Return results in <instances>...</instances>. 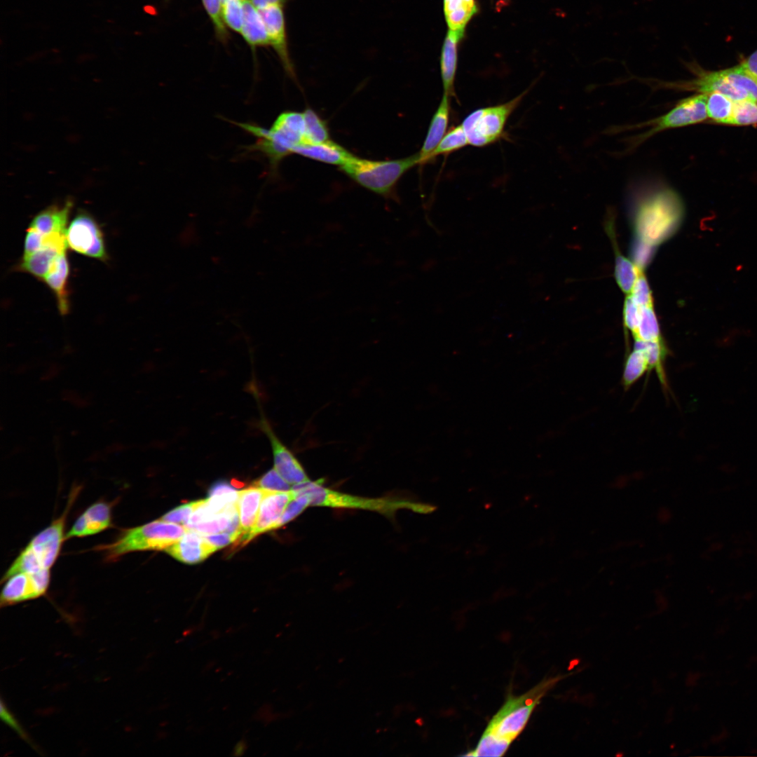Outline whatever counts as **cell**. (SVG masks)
I'll return each instance as SVG.
<instances>
[{
  "label": "cell",
  "mask_w": 757,
  "mask_h": 757,
  "mask_svg": "<svg viewBox=\"0 0 757 757\" xmlns=\"http://www.w3.org/2000/svg\"><path fill=\"white\" fill-rule=\"evenodd\" d=\"M282 7L273 6L259 11L266 27L270 46L276 52L287 75L295 79L294 68L289 53L286 22Z\"/></svg>",
  "instance_id": "obj_13"
},
{
  "label": "cell",
  "mask_w": 757,
  "mask_h": 757,
  "mask_svg": "<svg viewBox=\"0 0 757 757\" xmlns=\"http://www.w3.org/2000/svg\"><path fill=\"white\" fill-rule=\"evenodd\" d=\"M632 334L634 340L643 341L662 340L653 305L640 307L639 322L636 330Z\"/></svg>",
  "instance_id": "obj_25"
},
{
  "label": "cell",
  "mask_w": 757,
  "mask_h": 757,
  "mask_svg": "<svg viewBox=\"0 0 757 757\" xmlns=\"http://www.w3.org/2000/svg\"><path fill=\"white\" fill-rule=\"evenodd\" d=\"M734 102L719 93L707 95V112L708 118L716 123L728 124L732 112Z\"/></svg>",
  "instance_id": "obj_28"
},
{
  "label": "cell",
  "mask_w": 757,
  "mask_h": 757,
  "mask_svg": "<svg viewBox=\"0 0 757 757\" xmlns=\"http://www.w3.org/2000/svg\"><path fill=\"white\" fill-rule=\"evenodd\" d=\"M476 13L477 6L475 2H465L446 13L445 15L451 30H465V25Z\"/></svg>",
  "instance_id": "obj_36"
},
{
  "label": "cell",
  "mask_w": 757,
  "mask_h": 757,
  "mask_svg": "<svg viewBox=\"0 0 757 757\" xmlns=\"http://www.w3.org/2000/svg\"><path fill=\"white\" fill-rule=\"evenodd\" d=\"M296 496L292 489L268 490L261 503L255 524L248 536L247 542L260 533L276 529L287 505Z\"/></svg>",
  "instance_id": "obj_12"
},
{
  "label": "cell",
  "mask_w": 757,
  "mask_h": 757,
  "mask_svg": "<svg viewBox=\"0 0 757 757\" xmlns=\"http://www.w3.org/2000/svg\"><path fill=\"white\" fill-rule=\"evenodd\" d=\"M687 67L691 71L694 77L690 80L674 82L661 81L656 80L651 83L652 86L658 88H668L676 90H694L700 94L709 95L713 93H721L733 102L741 101L748 99L749 97L734 87L725 77L722 69L718 71H709L701 68L695 62H688ZM750 99V98H749Z\"/></svg>",
  "instance_id": "obj_9"
},
{
  "label": "cell",
  "mask_w": 757,
  "mask_h": 757,
  "mask_svg": "<svg viewBox=\"0 0 757 757\" xmlns=\"http://www.w3.org/2000/svg\"><path fill=\"white\" fill-rule=\"evenodd\" d=\"M511 742L500 739L486 730L482 733L475 749L466 756H501L507 750Z\"/></svg>",
  "instance_id": "obj_31"
},
{
  "label": "cell",
  "mask_w": 757,
  "mask_h": 757,
  "mask_svg": "<svg viewBox=\"0 0 757 757\" xmlns=\"http://www.w3.org/2000/svg\"><path fill=\"white\" fill-rule=\"evenodd\" d=\"M1 716L2 719H4L7 724L10 725L11 727L15 730L19 735H20L23 738L26 737V735L23 732V730L16 722L14 717L12 716V715L8 711L7 708L5 707V706L3 704L2 702L1 704Z\"/></svg>",
  "instance_id": "obj_43"
},
{
  "label": "cell",
  "mask_w": 757,
  "mask_h": 757,
  "mask_svg": "<svg viewBox=\"0 0 757 757\" xmlns=\"http://www.w3.org/2000/svg\"><path fill=\"white\" fill-rule=\"evenodd\" d=\"M683 217V203L677 192L660 187L637 203L633 214L634 235L657 246L677 232Z\"/></svg>",
  "instance_id": "obj_1"
},
{
  "label": "cell",
  "mask_w": 757,
  "mask_h": 757,
  "mask_svg": "<svg viewBox=\"0 0 757 757\" xmlns=\"http://www.w3.org/2000/svg\"><path fill=\"white\" fill-rule=\"evenodd\" d=\"M656 245L634 235L630 245L632 261L640 271L643 270L650 264L656 252Z\"/></svg>",
  "instance_id": "obj_33"
},
{
  "label": "cell",
  "mask_w": 757,
  "mask_h": 757,
  "mask_svg": "<svg viewBox=\"0 0 757 757\" xmlns=\"http://www.w3.org/2000/svg\"><path fill=\"white\" fill-rule=\"evenodd\" d=\"M639 271L632 260L622 255L615 248V276L622 292L630 293Z\"/></svg>",
  "instance_id": "obj_26"
},
{
  "label": "cell",
  "mask_w": 757,
  "mask_h": 757,
  "mask_svg": "<svg viewBox=\"0 0 757 757\" xmlns=\"http://www.w3.org/2000/svg\"><path fill=\"white\" fill-rule=\"evenodd\" d=\"M268 490L255 486L239 492L238 510L241 535L237 544H245L256 522L259 507Z\"/></svg>",
  "instance_id": "obj_17"
},
{
  "label": "cell",
  "mask_w": 757,
  "mask_h": 757,
  "mask_svg": "<svg viewBox=\"0 0 757 757\" xmlns=\"http://www.w3.org/2000/svg\"><path fill=\"white\" fill-rule=\"evenodd\" d=\"M111 505L99 501L89 506L75 521L65 538H81L100 533L112 524Z\"/></svg>",
  "instance_id": "obj_15"
},
{
  "label": "cell",
  "mask_w": 757,
  "mask_h": 757,
  "mask_svg": "<svg viewBox=\"0 0 757 757\" xmlns=\"http://www.w3.org/2000/svg\"><path fill=\"white\" fill-rule=\"evenodd\" d=\"M707 95L699 94L680 100L669 112L659 117L625 128H648V129L629 139L628 149L632 150L659 132L695 124L708 118L707 112Z\"/></svg>",
  "instance_id": "obj_8"
},
{
  "label": "cell",
  "mask_w": 757,
  "mask_h": 757,
  "mask_svg": "<svg viewBox=\"0 0 757 757\" xmlns=\"http://www.w3.org/2000/svg\"><path fill=\"white\" fill-rule=\"evenodd\" d=\"M757 123V102L745 99L734 102L729 125H747Z\"/></svg>",
  "instance_id": "obj_32"
},
{
  "label": "cell",
  "mask_w": 757,
  "mask_h": 757,
  "mask_svg": "<svg viewBox=\"0 0 757 757\" xmlns=\"http://www.w3.org/2000/svg\"><path fill=\"white\" fill-rule=\"evenodd\" d=\"M201 1L214 26L217 38L225 43L229 39V34L223 19L222 0H201Z\"/></svg>",
  "instance_id": "obj_35"
},
{
  "label": "cell",
  "mask_w": 757,
  "mask_h": 757,
  "mask_svg": "<svg viewBox=\"0 0 757 757\" xmlns=\"http://www.w3.org/2000/svg\"><path fill=\"white\" fill-rule=\"evenodd\" d=\"M252 485L271 491H289L292 488L274 468L254 481Z\"/></svg>",
  "instance_id": "obj_38"
},
{
  "label": "cell",
  "mask_w": 757,
  "mask_h": 757,
  "mask_svg": "<svg viewBox=\"0 0 757 757\" xmlns=\"http://www.w3.org/2000/svg\"><path fill=\"white\" fill-rule=\"evenodd\" d=\"M64 252L66 251L50 247H42L32 254L22 257L18 268L43 281L57 257Z\"/></svg>",
  "instance_id": "obj_24"
},
{
  "label": "cell",
  "mask_w": 757,
  "mask_h": 757,
  "mask_svg": "<svg viewBox=\"0 0 757 757\" xmlns=\"http://www.w3.org/2000/svg\"><path fill=\"white\" fill-rule=\"evenodd\" d=\"M245 748H246V745H245V742L243 741L240 742L235 746V749H234V751H233L234 755H236V756L242 755L244 753V751L245 750Z\"/></svg>",
  "instance_id": "obj_45"
},
{
  "label": "cell",
  "mask_w": 757,
  "mask_h": 757,
  "mask_svg": "<svg viewBox=\"0 0 757 757\" xmlns=\"http://www.w3.org/2000/svg\"><path fill=\"white\" fill-rule=\"evenodd\" d=\"M467 1H470V2H474V0H467Z\"/></svg>",
  "instance_id": "obj_46"
},
{
  "label": "cell",
  "mask_w": 757,
  "mask_h": 757,
  "mask_svg": "<svg viewBox=\"0 0 757 757\" xmlns=\"http://www.w3.org/2000/svg\"><path fill=\"white\" fill-rule=\"evenodd\" d=\"M205 540L217 550L232 542L238 540V537L226 532L219 534L203 535Z\"/></svg>",
  "instance_id": "obj_41"
},
{
  "label": "cell",
  "mask_w": 757,
  "mask_h": 757,
  "mask_svg": "<svg viewBox=\"0 0 757 757\" xmlns=\"http://www.w3.org/2000/svg\"><path fill=\"white\" fill-rule=\"evenodd\" d=\"M303 113L305 122L303 143L315 144L329 140V133L325 121L311 109H306Z\"/></svg>",
  "instance_id": "obj_27"
},
{
  "label": "cell",
  "mask_w": 757,
  "mask_h": 757,
  "mask_svg": "<svg viewBox=\"0 0 757 757\" xmlns=\"http://www.w3.org/2000/svg\"><path fill=\"white\" fill-rule=\"evenodd\" d=\"M69 272V262L67 252H64L57 257L50 272L43 280L54 293L58 309L62 315L67 314L69 310L67 289Z\"/></svg>",
  "instance_id": "obj_22"
},
{
  "label": "cell",
  "mask_w": 757,
  "mask_h": 757,
  "mask_svg": "<svg viewBox=\"0 0 757 757\" xmlns=\"http://www.w3.org/2000/svg\"><path fill=\"white\" fill-rule=\"evenodd\" d=\"M222 13L226 27L241 34L244 20V1L222 0Z\"/></svg>",
  "instance_id": "obj_34"
},
{
  "label": "cell",
  "mask_w": 757,
  "mask_h": 757,
  "mask_svg": "<svg viewBox=\"0 0 757 757\" xmlns=\"http://www.w3.org/2000/svg\"><path fill=\"white\" fill-rule=\"evenodd\" d=\"M50 581V569L20 572L5 580L0 597L1 607L14 605L43 596Z\"/></svg>",
  "instance_id": "obj_11"
},
{
  "label": "cell",
  "mask_w": 757,
  "mask_h": 757,
  "mask_svg": "<svg viewBox=\"0 0 757 757\" xmlns=\"http://www.w3.org/2000/svg\"><path fill=\"white\" fill-rule=\"evenodd\" d=\"M243 1H250V0H243Z\"/></svg>",
  "instance_id": "obj_47"
},
{
  "label": "cell",
  "mask_w": 757,
  "mask_h": 757,
  "mask_svg": "<svg viewBox=\"0 0 757 757\" xmlns=\"http://www.w3.org/2000/svg\"><path fill=\"white\" fill-rule=\"evenodd\" d=\"M469 145L466 134L461 125L446 132L430 157V161L440 155H448Z\"/></svg>",
  "instance_id": "obj_30"
},
{
  "label": "cell",
  "mask_w": 757,
  "mask_h": 757,
  "mask_svg": "<svg viewBox=\"0 0 757 757\" xmlns=\"http://www.w3.org/2000/svg\"><path fill=\"white\" fill-rule=\"evenodd\" d=\"M165 551L182 562L193 564L203 561L216 550L202 534L187 529L179 540L165 548Z\"/></svg>",
  "instance_id": "obj_16"
},
{
  "label": "cell",
  "mask_w": 757,
  "mask_h": 757,
  "mask_svg": "<svg viewBox=\"0 0 757 757\" xmlns=\"http://www.w3.org/2000/svg\"><path fill=\"white\" fill-rule=\"evenodd\" d=\"M307 497L310 506L353 509L377 512L393 518L400 510H409L419 514H429L436 507L411 499L398 497L369 498L341 492L324 486L320 481L308 479L291 488Z\"/></svg>",
  "instance_id": "obj_2"
},
{
  "label": "cell",
  "mask_w": 757,
  "mask_h": 757,
  "mask_svg": "<svg viewBox=\"0 0 757 757\" xmlns=\"http://www.w3.org/2000/svg\"><path fill=\"white\" fill-rule=\"evenodd\" d=\"M722 71L725 77L734 87L745 93L749 98L757 102V81L739 64Z\"/></svg>",
  "instance_id": "obj_29"
},
{
  "label": "cell",
  "mask_w": 757,
  "mask_h": 757,
  "mask_svg": "<svg viewBox=\"0 0 757 757\" xmlns=\"http://www.w3.org/2000/svg\"><path fill=\"white\" fill-rule=\"evenodd\" d=\"M72 206L73 202L70 199H67L63 204L52 205L35 215L28 228L41 235L66 233Z\"/></svg>",
  "instance_id": "obj_19"
},
{
  "label": "cell",
  "mask_w": 757,
  "mask_h": 757,
  "mask_svg": "<svg viewBox=\"0 0 757 757\" xmlns=\"http://www.w3.org/2000/svg\"><path fill=\"white\" fill-rule=\"evenodd\" d=\"M629 294L632 300L639 307L653 305L650 289L643 271H639Z\"/></svg>",
  "instance_id": "obj_37"
},
{
  "label": "cell",
  "mask_w": 757,
  "mask_h": 757,
  "mask_svg": "<svg viewBox=\"0 0 757 757\" xmlns=\"http://www.w3.org/2000/svg\"><path fill=\"white\" fill-rule=\"evenodd\" d=\"M739 64L757 81V49L742 61Z\"/></svg>",
  "instance_id": "obj_42"
},
{
  "label": "cell",
  "mask_w": 757,
  "mask_h": 757,
  "mask_svg": "<svg viewBox=\"0 0 757 757\" xmlns=\"http://www.w3.org/2000/svg\"><path fill=\"white\" fill-rule=\"evenodd\" d=\"M240 34L253 50L257 47L270 46L261 14L250 1H244V20Z\"/></svg>",
  "instance_id": "obj_23"
},
{
  "label": "cell",
  "mask_w": 757,
  "mask_h": 757,
  "mask_svg": "<svg viewBox=\"0 0 757 757\" xmlns=\"http://www.w3.org/2000/svg\"><path fill=\"white\" fill-rule=\"evenodd\" d=\"M292 153L339 167L346 164L354 156L330 139L315 144L302 143L295 146Z\"/></svg>",
  "instance_id": "obj_20"
},
{
  "label": "cell",
  "mask_w": 757,
  "mask_h": 757,
  "mask_svg": "<svg viewBox=\"0 0 757 757\" xmlns=\"http://www.w3.org/2000/svg\"><path fill=\"white\" fill-rule=\"evenodd\" d=\"M259 11H263L273 6H283L288 0H250Z\"/></svg>",
  "instance_id": "obj_44"
},
{
  "label": "cell",
  "mask_w": 757,
  "mask_h": 757,
  "mask_svg": "<svg viewBox=\"0 0 757 757\" xmlns=\"http://www.w3.org/2000/svg\"><path fill=\"white\" fill-rule=\"evenodd\" d=\"M465 30H451L445 39L441 60L440 69L444 94L453 97L455 94L454 81L457 67L458 43L464 36Z\"/></svg>",
  "instance_id": "obj_21"
},
{
  "label": "cell",
  "mask_w": 757,
  "mask_h": 757,
  "mask_svg": "<svg viewBox=\"0 0 757 757\" xmlns=\"http://www.w3.org/2000/svg\"><path fill=\"white\" fill-rule=\"evenodd\" d=\"M77 495L78 491L73 490L69 496L66 508L62 514L29 540L5 572L1 582L18 573L50 569L57 560L62 543L66 539L64 536L66 519Z\"/></svg>",
  "instance_id": "obj_3"
},
{
  "label": "cell",
  "mask_w": 757,
  "mask_h": 757,
  "mask_svg": "<svg viewBox=\"0 0 757 757\" xmlns=\"http://www.w3.org/2000/svg\"><path fill=\"white\" fill-rule=\"evenodd\" d=\"M187 528L158 519L123 531L113 543L100 547L108 561H116L132 552L165 550L179 540Z\"/></svg>",
  "instance_id": "obj_4"
},
{
  "label": "cell",
  "mask_w": 757,
  "mask_h": 757,
  "mask_svg": "<svg viewBox=\"0 0 757 757\" xmlns=\"http://www.w3.org/2000/svg\"><path fill=\"white\" fill-rule=\"evenodd\" d=\"M261 426L267 435L272 447L274 468L291 486L309 479L304 467L293 453L278 439L266 420Z\"/></svg>",
  "instance_id": "obj_14"
},
{
  "label": "cell",
  "mask_w": 757,
  "mask_h": 757,
  "mask_svg": "<svg viewBox=\"0 0 757 757\" xmlns=\"http://www.w3.org/2000/svg\"><path fill=\"white\" fill-rule=\"evenodd\" d=\"M640 319V307L631 299L630 296L626 298L623 308V320L625 326L632 334L636 330Z\"/></svg>",
  "instance_id": "obj_40"
},
{
  "label": "cell",
  "mask_w": 757,
  "mask_h": 757,
  "mask_svg": "<svg viewBox=\"0 0 757 757\" xmlns=\"http://www.w3.org/2000/svg\"><path fill=\"white\" fill-rule=\"evenodd\" d=\"M451 97L443 94L433 114L422 148L419 151L420 164L427 163L433 151L447 132L451 112Z\"/></svg>",
  "instance_id": "obj_18"
},
{
  "label": "cell",
  "mask_w": 757,
  "mask_h": 757,
  "mask_svg": "<svg viewBox=\"0 0 757 757\" xmlns=\"http://www.w3.org/2000/svg\"><path fill=\"white\" fill-rule=\"evenodd\" d=\"M526 93L525 90L505 103L479 108L469 114L461 123L469 144L484 147L500 139L509 117Z\"/></svg>",
  "instance_id": "obj_7"
},
{
  "label": "cell",
  "mask_w": 757,
  "mask_h": 757,
  "mask_svg": "<svg viewBox=\"0 0 757 757\" xmlns=\"http://www.w3.org/2000/svg\"><path fill=\"white\" fill-rule=\"evenodd\" d=\"M196 505L197 500L183 504L167 512L159 519L174 524H182L184 526L187 523Z\"/></svg>",
  "instance_id": "obj_39"
},
{
  "label": "cell",
  "mask_w": 757,
  "mask_h": 757,
  "mask_svg": "<svg viewBox=\"0 0 757 757\" xmlns=\"http://www.w3.org/2000/svg\"><path fill=\"white\" fill-rule=\"evenodd\" d=\"M419 164L418 152L406 158L390 161H373L353 156L340 168L365 189L388 196L402 175Z\"/></svg>",
  "instance_id": "obj_5"
},
{
  "label": "cell",
  "mask_w": 757,
  "mask_h": 757,
  "mask_svg": "<svg viewBox=\"0 0 757 757\" xmlns=\"http://www.w3.org/2000/svg\"><path fill=\"white\" fill-rule=\"evenodd\" d=\"M66 239L68 247L77 253L103 261L108 257L102 230L89 213L81 212L74 217Z\"/></svg>",
  "instance_id": "obj_10"
},
{
  "label": "cell",
  "mask_w": 757,
  "mask_h": 757,
  "mask_svg": "<svg viewBox=\"0 0 757 757\" xmlns=\"http://www.w3.org/2000/svg\"><path fill=\"white\" fill-rule=\"evenodd\" d=\"M559 679L557 677L543 680L525 694L510 696L485 730L512 743L525 728L541 698Z\"/></svg>",
  "instance_id": "obj_6"
}]
</instances>
